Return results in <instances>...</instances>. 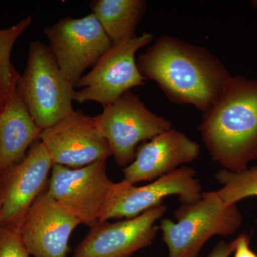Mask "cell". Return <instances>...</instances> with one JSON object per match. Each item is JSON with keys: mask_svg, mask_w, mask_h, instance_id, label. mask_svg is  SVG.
<instances>
[{"mask_svg": "<svg viewBox=\"0 0 257 257\" xmlns=\"http://www.w3.org/2000/svg\"><path fill=\"white\" fill-rule=\"evenodd\" d=\"M2 199H1V178H0V221H1Z\"/></svg>", "mask_w": 257, "mask_h": 257, "instance_id": "obj_23", "label": "cell"}, {"mask_svg": "<svg viewBox=\"0 0 257 257\" xmlns=\"http://www.w3.org/2000/svg\"><path fill=\"white\" fill-rule=\"evenodd\" d=\"M42 131L17 85L0 114V176L23 160L28 147L40 140Z\"/></svg>", "mask_w": 257, "mask_h": 257, "instance_id": "obj_15", "label": "cell"}, {"mask_svg": "<svg viewBox=\"0 0 257 257\" xmlns=\"http://www.w3.org/2000/svg\"><path fill=\"white\" fill-rule=\"evenodd\" d=\"M175 216L176 221L163 219L159 227L168 257H198L210 238L234 234L243 221L236 204H225L216 191L203 192L197 202L181 204Z\"/></svg>", "mask_w": 257, "mask_h": 257, "instance_id": "obj_3", "label": "cell"}, {"mask_svg": "<svg viewBox=\"0 0 257 257\" xmlns=\"http://www.w3.org/2000/svg\"><path fill=\"white\" fill-rule=\"evenodd\" d=\"M152 40V34L144 32L113 44L77 83L79 90L75 91L74 101H96L105 107L132 88L145 84L147 79L139 70L135 54Z\"/></svg>", "mask_w": 257, "mask_h": 257, "instance_id": "obj_6", "label": "cell"}, {"mask_svg": "<svg viewBox=\"0 0 257 257\" xmlns=\"http://www.w3.org/2000/svg\"><path fill=\"white\" fill-rule=\"evenodd\" d=\"M80 224L45 189L29 209L19 231L30 255L66 257L70 235Z\"/></svg>", "mask_w": 257, "mask_h": 257, "instance_id": "obj_13", "label": "cell"}, {"mask_svg": "<svg viewBox=\"0 0 257 257\" xmlns=\"http://www.w3.org/2000/svg\"><path fill=\"white\" fill-rule=\"evenodd\" d=\"M25 104L42 130L74 111V87L61 72L50 47L32 42L28 63L18 83Z\"/></svg>", "mask_w": 257, "mask_h": 257, "instance_id": "obj_4", "label": "cell"}, {"mask_svg": "<svg viewBox=\"0 0 257 257\" xmlns=\"http://www.w3.org/2000/svg\"><path fill=\"white\" fill-rule=\"evenodd\" d=\"M167 210L162 203L131 219L96 222L76 248L74 257L133 256L153 242L159 229L155 223Z\"/></svg>", "mask_w": 257, "mask_h": 257, "instance_id": "obj_12", "label": "cell"}, {"mask_svg": "<svg viewBox=\"0 0 257 257\" xmlns=\"http://www.w3.org/2000/svg\"><path fill=\"white\" fill-rule=\"evenodd\" d=\"M235 240L227 243L221 241L217 243L208 257H230L234 253Z\"/></svg>", "mask_w": 257, "mask_h": 257, "instance_id": "obj_21", "label": "cell"}, {"mask_svg": "<svg viewBox=\"0 0 257 257\" xmlns=\"http://www.w3.org/2000/svg\"><path fill=\"white\" fill-rule=\"evenodd\" d=\"M50 48L62 73L75 87L84 71L113 45L94 14L60 19L45 29Z\"/></svg>", "mask_w": 257, "mask_h": 257, "instance_id": "obj_7", "label": "cell"}, {"mask_svg": "<svg viewBox=\"0 0 257 257\" xmlns=\"http://www.w3.org/2000/svg\"><path fill=\"white\" fill-rule=\"evenodd\" d=\"M172 195L178 196L182 204L197 202L202 195V186L192 167H180L143 187H135L126 181L114 183L105 210L98 222L113 218L136 217L163 203Z\"/></svg>", "mask_w": 257, "mask_h": 257, "instance_id": "obj_9", "label": "cell"}, {"mask_svg": "<svg viewBox=\"0 0 257 257\" xmlns=\"http://www.w3.org/2000/svg\"><path fill=\"white\" fill-rule=\"evenodd\" d=\"M11 95H8V94H6V93L0 88V114H1L2 112L4 110L7 102H8V99H9L10 96Z\"/></svg>", "mask_w": 257, "mask_h": 257, "instance_id": "obj_22", "label": "cell"}, {"mask_svg": "<svg viewBox=\"0 0 257 257\" xmlns=\"http://www.w3.org/2000/svg\"><path fill=\"white\" fill-rule=\"evenodd\" d=\"M215 178L221 186L216 192L228 205L257 197V166L239 172L221 169L216 173Z\"/></svg>", "mask_w": 257, "mask_h": 257, "instance_id": "obj_17", "label": "cell"}, {"mask_svg": "<svg viewBox=\"0 0 257 257\" xmlns=\"http://www.w3.org/2000/svg\"><path fill=\"white\" fill-rule=\"evenodd\" d=\"M137 65L146 79L157 83L167 99L206 112L231 77L220 60L205 47L177 37L157 38Z\"/></svg>", "mask_w": 257, "mask_h": 257, "instance_id": "obj_1", "label": "cell"}, {"mask_svg": "<svg viewBox=\"0 0 257 257\" xmlns=\"http://www.w3.org/2000/svg\"><path fill=\"white\" fill-rule=\"evenodd\" d=\"M213 161L239 172L257 160V79L230 77L199 126Z\"/></svg>", "mask_w": 257, "mask_h": 257, "instance_id": "obj_2", "label": "cell"}, {"mask_svg": "<svg viewBox=\"0 0 257 257\" xmlns=\"http://www.w3.org/2000/svg\"><path fill=\"white\" fill-rule=\"evenodd\" d=\"M0 257H30L19 229L0 226Z\"/></svg>", "mask_w": 257, "mask_h": 257, "instance_id": "obj_19", "label": "cell"}, {"mask_svg": "<svg viewBox=\"0 0 257 257\" xmlns=\"http://www.w3.org/2000/svg\"><path fill=\"white\" fill-rule=\"evenodd\" d=\"M53 162L40 140L27 156L6 171L1 178L0 226L20 229L32 204L44 190Z\"/></svg>", "mask_w": 257, "mask_h": 257, "instance_id": "obj_11", "label": "cell"}, {"mask_svg": "<svg viewBox=\"0 0 257 257\" xmlns=\"http://www.w3.org/2000/svg\"><path fill=\"white\" fill-rule=\"evenodd\" d=\"M31 23L32 18L28 17L11 28L0 30V88L8 95L14 92L21 76L12 64V50L19 37Z\"/></svg>", "mask_w": 257, "mask_h": 257, "instance_id": "obj_18", "label": "cell"}, {"mask_svg": "<svg viewBox=\"0 0 257 257\" xmlns=\"http://www.w3.org/2000/svg\"><path fill=\"white\" fill-rule=\"evenodd\" d=\"M92 14L113 44L136 36L135 31L147 9L144 0H94Z\"/></svg>", "mask_w": 257, "mask_h": 257, "instance_id": "obj_16", "label": "cell"}, {"mask_svg": "<svg viewBox=\"0 0 257 257\" xmlns=\"http://www.w3.org/2000/svg\"><path fill=\"white\" fill-rule=\"evenodd\" d=\"M94 119L115 162L124 167L135 160L139 144L172 128V121L152 112L131 90L104 107Z\"/></svg>", "mask_w": 257, "mask_h": 257, "instance_id": "obj_5", "label": "cell"}, {"mask_svg": "<svg viewBox=\"0 0 257 257\" xmlns=\"http://www.w3.org/2000/svg\"><path fill=\"white\" fill-rule=\"evenodd\" d=\"M106 162L76 169L52 166L47 192L81 224L92 226L105 210L114 184L106 175Z\"/></svg>", "mask_w": 257, "mask_h": 257, "instance_id": "obj_8", "label": "cell"}, {"mask_svg": "<svg viewBox=\"0 0 257 257\" xmlns=\"http://www.w3.org/2000/svg\"><path fill=\"white\" fill-rule=\"evenodd\" d=\"M200 147L185 134L172 128L139 145L133 162L123 169L124 180L133 184L153 182L197 160Z\"/></svg>", "mask_w": 257, "mask_h": 257, "instance_id": "obj_14", "label": "cell"}, {"mask_svg": "<svg viewBox=\"0 0 257 257\" xmlns=\"http://www.w3.org/2000/svg\"><path fill=\"white\" fill-rule=\"evenodd\" d=\"M40 140L54 165L69 168L85 167L112 156L109 143L101 135L94 116L73 111L42 130Z\"/></svg>", "mask_w": 257, "mask_h": 257, "instance_id": "obj_10", "label": "cell"}, {"mask_svg": "<svg viewBox=\"0 0 257 257\" xmlns=\"http://www.w3.org/2000/svg\"><path fill=\"white\" fill-rule=\"evenodd\" d=\"M234 256L233 257H257L249 246L250 238L246 233H243L236 238Z\"/></svg>", "mask_w": 257, "mask_h": 257, "instance_id": "obj_20", "label": "cell"}]
</instances>
